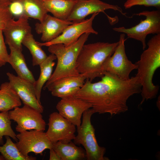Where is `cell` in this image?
I'll return each instance as SVG.
<instances>
[{
    "mask_svg": "<svg viewBox=\"0 0 160 160\" xmlns=\"http://www.w3.org/2000/svg\"><path fill=\"white\" fill-rule=\"evenodd\" d=\"M101 78L95 83L86 79L74 95L90 103L95 113L113 116L124 113L128 110L129 98L141 92V86L136 76L124 80L105 72Z\"/></svg>",
    "mask_w": 160,
    "mask_h": 160,
    "instance_id": "1",
    "label": "cell"
},
{
    "mask_svg": "<svg viewBox=\"0 0 160 160\" xmlns=\"http://www.w3.org/2000/svg\"><path fill=\"white\" fill-rule=\"evenodd\" d=\"M147 45L140 60L135 63L137 70L135 76L141 86L140 105L155 98L159 90V86L155 85L152 80L155 71L160 67V33L151 37Z\"/></svg>",
    "mask_w": 160,
    "mask_h": 160,
    "instance_id": "2",
    "label": "cell"
},
{
    "mask_svg": "<svg viewBox=\"0 0 160 160\" xmlns=\"http://www.w3.org/2000/svg\"><path fill=\"white\" fill-rule=\"evenodd\" d=\"M118 44V41L84 44L76 61V68L78 73L91 81L96 78H101L103 75L102 66L113 54Z\"/></svg>",
    "mask_w": 160,
    "mask_h": 160,
    "instance_id": "3",
    "label": "cell"
},
{
    "mask_svg": "<svg viewBox=\"0 0 160 160\" xmlns=\"http://www.w3.org/2000/svg\"><path fill=\"white\" fill-rule=\"evenodd\" d=\"M90 33H85L71 45L66 47L62 44L48 47L49 52L54 54L57 59L56 68L51 77L43 87L44 89L55 81L61 78L78 75L76 68L77 60L81 49L87 40Z\"/></svg>",
    "mask_w": 160,
    "mask_h": 160,
    "instance_id": "4",
    "label": "cell"
},
{
    "mask_svg": "<svg viewBox=\"0 0 160 160\" xmlns=\"http://www.w3.org/2000/svg\"><path fill=\"white\" fill-rule=\"evenodd\" d=\"M95 113L92 108L85 111L82 116L81 125L77 127V135L74 139V143L82 145L84 148L87 160H108L104 156L105 148L100 146L95 135V129L91 122V118Z\"/></svg>",
    "mask_w": 160,
    "mask_h": 160,
    "instance_id": "5",
    "label": "cell"
},
{
    "mask_svg": "<svg viewBox=\"0 0 160 160\" xmlns=\"http://www.w3.org/2000/svg\"><path fill=\"white\" fill-rule=\"evenodd\" d=\"M133 15L144 16L145 19L141 20L138 24L130 28L121 27H115L113 29L115 31L126 34L128 38L140 41L144 50L146 47V38L147 36L151 34L160 33V11L144 10Z\"/></svg>",
    "mask_w": 160,
    "mask_h": 160,
    "instance_id": "6",
    "label": "cell"
},
{
    "mask_svg": "<svg viewBox=\"0 0 160 160\" xmlns=\"http://www.w3.org/2000/svg\"><path fill=\"white\" fill-rule=\"evenodd\" d=\"M125 34H120L118 44L113 54L105 61L102 67L103 74L105 72L114 74L119 78L127 80L130 77L131 72L137 69V66L129 60L126 54L124 43Z\"/></svg>",
    "mask_w": 160,
    "mask_h": 160,
    "instance_id": "7",
    "label": "cell"
},
{
    "mask_svg": "<svg viewBox=\"0 0 160 160\" xmlns=\"http://www.w3.org/2000/svg\"><path fill=\"white\" fill-rule=\"evenodd\" d=\"M111 9L119 12L122 15L128 17L126 13L123 12L122 8L117 5L110 4L100 0H84L77 1L67 20L73 23L80 22L85 19L88 15L95 13L102 12L107 17L110 24L114 23L116 17L108 15L105 12Z\"/></svg>",
    "mask_w": 160,
    "mask_h": 160,
    "instance_id": "8",
    "label": "cell"
},
{
    "mask_svg": "<svg viewBox=\"0 0 160 160\" xmlns=\"http://www.w3.org/2000/svg\"><path fill=\"white\" fill-rule=\"evenodd\" d=\"M41 113L25 105L22 107H17L8 111L10 119L17 123L15 129L19 133L32 129L45 130L46 124Z\"/></svg>",
    "mask_w": 160,
    "mask_h": 160,
    "instance_id": "9",
    "label": "cell"
},
{
    "mask_svg": "<svg viewBox=\"0 0 160 160\" xmlns=\"http://www.w3.org/2000/svg\"><path fill=\"white\" fill-rule=\"evenodd\" d=\"M17 137L18 140L15 144L25 156H28L30 152L41 155L45 150L52 147L53 143L43 131L27 130L17 134Z\"/></svg>",
    "mask_w": 160,
    "mask_h": 160,
    "instance_id": "10",
    "label": "cell"
},
{
    "mask_svg": "<svg viewBox=\"0 0 160 160\" xmlns=\"http://www.w3.org/2000/svg\"><path fill=\"white\" fill-rule=\"evenodd\" d=\"M99 12L93 14L89 19L80 22L73 23L68 26L58 37L47 42H39L38 44L41 47H48L52 45L62 44L65 46H69L76 42L80 37L85 33H93L97 35L98 32L93 28V22Z\"/></svg>",
    "mask_w": 160,
    "mask_h": 160,
    "instance_id": "11",
    "label": "cell"
},
{
    "mask_svg": "<svg viewBox=\"0 0 160 160\" xmlns=\"http://www.w3.org/2000/svg\"><path fill=\"white\" fill-rule=\"evenodd\" d=\"M48 125L46 133L52 143L58 141L68 143L75 137L76 126L58 112H54L49 115Z\"/></svg>",
    "mask_w": 160,
    "mask_h": 160,
    "instance_id": "12",
    "label": "cell"
},
{
    "mask_svg": "<svg viewBox=\"0 0 160 160\" xmlns=\"http://www.w3.org/2000/svg\"><path fill=\"white\" fill-rule=\"evenodd\" d=\"M61 99L56 106L59 113L76 126H79L83 113L91 108L92 105L74 96Z\"/></svg>",
    "mask_w": 160,
    "mask_h": 160,
    "instance_id": "13",
    "label": "cell"
},
{
    "mask_svg": "<svg viewBox=\"0 0 160 160\" xmlns=\"http://www.w3.org/2000/svg\"><path fill=\"white\" fill-rule=\"evenodd\" d=\"M29 18L21 16L17 20L11 19L3 30L6 44L17 49L22 50V42L25 38L31 33Z\"/></svg>",
    "mask_w": 160,
    "mask_h": 160,
    "instance_id": "14",
    "label": "cell"
},
{
    "mask_svg": "<svg viewBox=\"0 0 160 160\" xmlns=\"http://www.w3.org/2000/svg\"><path fill=\"white\" fill-rule=\"evenodd\" d=\"M7 75L10 85L24 104L42 113L44 108L37 98L34 84L9 72Z\"/></svg>",
    "mask_w": 160,
    "mask_h": 160,
    "instance_id": "15",
    "label": "cell"
},
{
    "mask_svg": "<svg viewBox=\"0 0 160 160\" xmlns=\"http://www.w3.org/2000/svg\"><path fill=\"white\" fill-rule=\"evenodd\" d=\"M73 23L52 16L47 13L42 20L35 25V30L38 34H41L43 42L49 41L60 35L68 25Z\"/></svg>",
    "mask_w": 160,
    "mask_h": 160,
    "instance_id": "16",
    "label": "cell"
},
{
    "mask_svg": "<svg viewBox=\"0 0 160 160\" xmlns=\"http://www.w3.org/2000/svg\"><path fill=\"white\" fill-rule=\"evenodd\" d=\"M86 78L80 74L64 77L52 83L47 87L52 95L61 98L74 96L85 82Z\"/></svg>",
    "mask_w": 160,
    "mask_h": 160,
    "instance_id": "17",
    "label": "cell"
},
{
    "mask_svg": "<svg viewBox=\"0 0 160 160\" xmlns=\"http://www.w3.org/2000/svg\"><path fill=\"white\" fill-rule=\"evenodd\" d=\"M9 47L10 53L8 63L14 69L18 76L34 84L36 80L27 67L22 50L11 46Z\"/></svg>",
    "mask_w": 160,
    "mask_h": 160,
    "instance_id": "18",
    "label": "cell"
},
{
    "mask_svg": "<svg viewBox=\"0 0 160 160\" xmlns=\"http://www.w3.org/2000/svg\"><path fill=\"white\" fill-rule=\"evenodd\" d=\"M52 148L60 156L61 160H83L86 159L84 149L72 141H58L53 143Z\"/></svg>",
    "mask_w": 160,
    "mask_h": 160,
    "instance_id": "19",
    "label": "cell"
},
{
    "mask_svg": "<svg viewBox=\"0 0 160 160\" xmlns=\"http://www.w3.org/2000/svg\"><path fill=\"white\" fill-rule=\"evenodd\" d=\"M47 11L54 17L67 20L77 1L70 0H46L42 1Z\"/></svg>",
    "mask_w": 160,
    "mask_h": 160,
    "instance_id": "20",
    "label": "cell"
},
{
    "mask_svg": "<svg viewBox=\"0 0 160 160\" xmlns=\"http://www.w3.org/2000/svg\"><path fill=\"white\" fill-rule=\"evenodd\" d=\"M21 104V100L9 82L2 83L0 87V111H8Z\"/></svg>",
    "mask_w": 160,
    "mask_h": 160,
    "instance_id": "21",
    "label": "cell"
},
{
    "mask_svg": "<svg viewBox=\"0 0 160 160\" xmlns=\"http://www.w3.org/2000/svg\"><path fill=\"white\" fill-rule=\"evenodd\" d=\"M56 59V56L51 53L39 65L40 69V76L34 85L37 98L40 103L42 89L52 74L53 67L55 64L54 61Z\"/></svg>",
    "mask_w": 160,
    "mask_h": 160,
    "instance_id": "22",
    "label": "cell"
},
{
    "mask_svg": "<svg viewBox=\"0 0 160 160\" xmlns=\"http://www.w3.org/2000/svg\"><path fill=\"white\" fill-rule=\"evenodd\" d=\"M5 143L0 145V153L6 160H36V157L32 156H25L23 154L17 147L15 143L8 136H4Z\"/></svg>",
    "mask_w": 160,
    "mask_h": 160,
    "instance_id": "23",
    "label": "cell"
},
{
    "mask_svg": "<svg viewBox=\"0 0 160 160\" xmlns=\"http://www.w3.org/2000/svg\"><path fill=\"white\" fill-rule=\"evenodd\" d=\"M22 4L24 15L41 22L48 12L40 0H17Z\"/></svg>",
    "mask_w": 160,
    "mask_h": 160,
    "instance_id": "24",
    "label": "cell"
},
{
    "mask_svg": "<svg viewBox=\"0 0 160 160\" xmlns=\"http://www.w3.org/2000/svg\"><path fill=\"white\" fill-rule=\"evenodd\" d=\"M22 44L30 51L32 56V65L33 66L39 65L47 57L41 47L35 40L32 33L25 38Z\"/></svg>",
    "mask_w": 160,
    "mask_h": 160,
    "instance_id": "25",
    "label": "cell"
},
{
    "mask_svg": "<svg viewBox=\"0 0 160 160\" xmlns=\"http://www.w3.org/2000/svg\"><path fill=\"white\" fill-rule=\"evenodd\" d=\"M8 111L0 113V145L4 144L3 137L6 136H9L16 142L18 140L17 135L11 127V120L9 117Z\"/></svg>",
    "mask_w": 160,
    "mask_h": 160,
    "instance_id": "26",
    "label": "cell"
},
{
    "mask_svg": "<svg viewBox=\"0 0 160 160\" xmlns=\"http://www.w3.org/2000/svg\"><path fill=\"white\" fill-rule=\"evenodd\" d=\"M136 5L159 8L160 7V0H127L124 4L126 9Z\"/></svg>",
    "mask_w": 160,
    "mask_h": 160,
    "instance_id": "27",
    "label": "cell"
},
{
    "mask_svg": "<svg viewBox=\"0 0 160 160\" xmlns=\"http://www.w3.org/2000/svg\"><path fill=\"white\" fill-rule=\"evenodd\" d=\"M8 5L0 6V30L2 31L8 21L13 17L9 9Z\"/></svg>",
    "mask_w": 160,
    "mask_h": 160,
    "instance_id": "28",
    "label": "cell"
},
{
    "mask_svg": "<svg viewBox=\"0 0 160 160\" xmlns=\"http://www.w3.org/2000/svg\"><path fill=\"white\" fill-rule=\"evenodd\" d=\"M3 34V31L0 30V68L8 63L9 55Z\"/></svg>",
    "mask_w": 160,
    "mask_h": 160,
    "instance_id": "29",
    "label": "cell"
},
{
    "mask_svg": "<svg viewBox=\"0 0 160 160\" xmlns=\"http://www.w3.org/2000/svg\"><path fill=\"white\" fill-rule=\"evenodd\" d=\"M9 10L13 17H17L25 16L23 7L22 4L17 0H11L9 4Z\"/></svg>",
    "mask_w": 160,
    "mask_h": 160,
    "instance_id": "30",
    "label": "cell"
},
{
    "mask_svg": "<svg viewBox=\"0 0 160 160\" xmlns=\"http://www.w3.org/2000/svg\"><path fill=\"white\" fill-rule=\"evenodd\" d=\"M49 150V160H61L60 156L52 148Z\"/></svg>",
    "mask_w": 160,
    "mask_h": 160,
    "instance_id": "31",
    "label": "cell"
},
{
    "mask_svg": "<svg viewBox=\"0 0 160 160\" xmlns=\"http://www.w3.org/2000/svg\"><path fill=\"white\" fill-rule=\"evenodd\" d=\"M11 0H0V6L3 5H9Z\"/></svg>",
    "mask_w": 160,
    "mask_h": 160,
    "instance_id": "32",
    "label": "cell"
},
{
    "mask_svg": "<svg viewBox=\"0 0 160 160\" xmlns=\"http://www.w3.org/2000/svg\"><path fill=\"white\" fill-rule=\"evenodd\" d=\"M5 160L3 156L2 155H0V160Z\"/></svg>",
    "mask_w": 160,
    "mask_h": 160,
    "instance_id": "33",
    "label": "cell"
},
{
    "mask_svg": "<svg viewBox=\"0 0 160 160\" xmlns=\"http://www.w3.org/2000/svg\"><path fill=\"white\" fill-rule=\"evenodd\" d=\"M73 0V1H82V0Z\"/></svg>",
    "mask_w": 160,
    "mask_h": 160,
    "instance_id": "34",
    "label": "cell"
},
{
    "mask_svg": "<svg viewBox=\"0 0 160 160\" xmlns=\"http://www.w3.org/2000/svg\"><path fill=\"white\" fill-rule=\"evenodd\" d=\"M41 0L42 1H45L46 0Z\"/></svg>",
    "mask_w": 160,
    "mask_h": 160,
    "instance_id": "35",
    "label": "cell"
}]
</instances>
